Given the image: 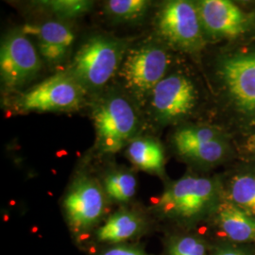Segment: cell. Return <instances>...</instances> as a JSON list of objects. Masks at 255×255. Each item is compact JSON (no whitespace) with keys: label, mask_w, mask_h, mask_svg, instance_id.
<instances>
[{"label":"cell","mask_w":255,"mask_h":255,"mask_svg":"<svg viewBox=\"0 0 255 255\" xmlns=\"http://www.w3.org/2000/svg\"><path fill=\"white\" fill-rule=\"evenodd\" d=\"M126 42L106 35L86 41L77 51L68 73L87 90L102 88L123 63Z\"/></svg>","instance_id":"cell-1"},{"label":"cell","mask_w":255,"mask_h":255,"mask_svg":"<svg viewBox=\"0 0 255 255\" xmlns=\"http://www.w3.org/2000/svg\"><path fill=\"white\" fill-rule=\"evenodd\" d=\"M96 146L104 154L119 152L134 139L140 126L136 110L127 98L110 95L93 110Z\"/></svg>","instance_id":"cell-2"},{"label":"cell","mask_w":255,"mask_h":255,"mask_svg":"<svg viewBox=\"0 0 255 255\" xmlns=\"http://www.w3.org/2000/svg\"><path fill=\"white\" fill-rule=\"evenodd\" d=\"M216 196L217 186L211 179L185 176L165 187L157 200L155 210L165 219L195 220L212 208Z\"/></svg>","instance_id":"cell-3"},{"label":"cell","mask_w":255,"mask_h":255,"mask_svg":"<svg viewBox=\"0 0 255 255\" xmlns=\"http://www.w3.org/2000/svg\"><path fill=\"white\" fill-rule=\"evenodd\" d=\"M85 92L67 71L59 72L22 93L13 109L25 114L73 112L81 108Z\"/></svg>","instance_id":"cell-4"},{"label":"cell","mask_w":255,"mask_h":255,"mask_svg":"<svg viewBox=\"0 0 255 255\" xmlns=\"http://www.w3.org/2000/svg\"><path fill=\"white\" fill-rule=\"evenodd\" d=\"M169 64V55L163 46L146 43L128 52L120 76L128 90L138 100H144L165 78Z\"/></svg>","instance_id":"cell-5"},{"label":"cell","mask_w":255,"mask_h":255,"mask_svg":"<svg viewBox=\"0 0 255 255\" xmlns=\"http://www.w3.org/2000/svg\"><path fill=\"white\" fill-rule=\"evenodd\" d=\"M64 209L71 231L80 237L100 223L106 210L105 191L94 178L80 175L64 197Z\"/></svg>","instance_id":"cell-6"},{"label":"cell","mask_w":255,"mask_h":255,"mask_svg":"<svg viewBox=\"0 0 255 255\" xmlns=\"http://www.w3.org/2000/svg\"><path fill=\"white\" fill-rule=\"evenodd\" d=\"M157 30L170 45L187 52L203 46L202 26L197 6L185 0L168 1L156 17Z\"/></svg>","instance_id":"cell-7"},{"label":"cell","mask_w":255,"mask_h":255,"mask_svg":"<svg viewBox=\"0 0 255 255\" xmlns=\"http://www.w3.org/2000/svg\"><path fill=\"white\" fill-rule=\"evenodd\" d=\"M41 64L35 46L22 29L5 38L0 50V75L5 87H23L36 76Z\"/></svg>","instance_id":"cell-8"},{"label":"cell","mask_w":255,"mask_h":255,"mask_svg":"<svg viewBox=\"0 0 255 255\" xmlns=\"http://www.w3.org/2000/svg\"><path fill=\"white\" fill-rule=\"evenodd\" d=\"M149 98L155 119L168 123L182 119L191 113L197 103L198 93L188 78L173 74L159 82Z\"/></svg>","instance_id":"cell-9"},{"label":"cell","mask_w":255,"mask_h":255,"mask_svg":"<svg viewBox=\"0 0 255 255\" xmlns=\"http://www.w3.org/2000/svg\"><path fill=\"white\" fill-rule=\"evenodd\" d=\"M219 73L237 107L246 113L255 110V51L224 59Z\"/></svg>","instance_id":"cell-10"},{"label":"cell","mask_w":255,"mask_h":255,"mask_svg":"<svg viewBox=\"0 0 255 255\" xmlns=\"http://www.w3.org/2000/svg\"><path fill=\"white\" fill-rule=\"evenodd\" d=\"M197 8L202 28L214 36H238L246 29L244 13L231 1L203 0Z\"/></svg>","instance_id":"cell-11"},{"label":"cell","mask_w":255,"mask_h":255,"mask_svg":"<svg viewBox=\"0 0 255 255\" xmlns=\"http://www.w3.org/2000/svg\"><path fill=\"white\" fill-rule=\"evenodd\" d=\"M22 30L27 35L36 37L40 54L49 64H58L64 61L75 41L73 29L62 21L27 25Z\"/></svg>","instance_id":"cell-12"},{"label":"cell","mask_w":255,"mask_h":255,"mask_svg":"<svg viewBox=\"0 0 255 255\" xmlns=\"http://www.w3.org/2000/svg\"><path fill=\"white\" fill-rule=\"evenodd\" d=\"M145 227V220L136 212L119 210L111 215L104 224L96 231V240L104 244L119 245L138 237Z\"/></svg>","instance_id":"cell-13"},{"label":"cell","mask_w":255,"mask_h":255,"mask_svg":"<svg viewBox=\"0 0 255 255\" xmlns=\"http://www.w3.org/2000/svg\"><path fill=\"white\" fill-rule=\"evenodd\" d=\"M128 160L148 173H164V152L161 144L150 137H137L129 142L126 151Z\"/></svg>","instance_id":"cell-14"},{"label":"cell","mask_w":255,"mask_h":255,"mask_svg":"<svg viewBox=\"0 0 255 255\" xmlns=\"http://www.w3.org/2000/svg\"><path fill=\"white\" fill-rule=\"evenodd\" d=\"M219 224L222 232L234 241H255V218L233 203L225 202L219 206Z\"/></svg>","instance_id":"cell-15"},{"label":"cell","mask_w":255,"mask_h":255,"mask_svg":"<svg viewBox=\"0 0 255 255\" xmlns=\"http://www.w3.org/2000/svg\"><path fill=\"white\" fill-rule=\"evenodd\" d=\"M136 178L127 170H116L108 174L104 180V191L112 200L126 203L136 192Z\"/></svg>","instance_id":"cell-16"},{"label":"cell","mask_w":255,"mask_h":255,"mask_svg":"<svg viewBox=\"0 0 255 255\" xmlns=\"http://www.w3.org/2000/svg\"><path fill=\"white\" fill-rule=\"evenodd\" d=\"M230 197L233 204L255 216V176L246 174L235 177L231 183Z\"/></svg>","instance_id":"cell-17"},{"label":"cell","mask_w":255,"mask_h":255,"mask_svg":"<svg viewBox=\"0 0 255 255\" xmlns=\"http://www.w3.org/2000/svg\"><path fill=\"white\" fill-rule=\"evenodd\" d=\"M149 1L146 0H110L104 5L105 12L110 17L120 22H132L146 14Z\"/></svg>","instance_id":"cell-18"},{"label":"cell","mask_w":255,"mask_h":255,"mask_svg":"<svg viewBox=\"0 0 255 255\" xmlns=\"http://www.w3.org/2000/svg\"><path fill=\"white\" fill-rule=\"evenodd\" d=\"M216 139H220L217 129L205 126H191L177 130L174 134L173 142L176 149L181 153L188 147Z\"/></svg>","instance_id":"cell-19"},{"label":"cell","mask_w":255,"mask_h":255,"mask_svg":"<svg viewBox=\"0 0 255 255\" xmlns=\"http://www.w3.org/2000/svg\"><path fill=\"white\" fill-rule=\"evenodd\" d=\"M37 5L62 19L76 18L88 12L93 6L86 0H49L39 1Z\"/></svg>","instance_id":"cell-20"},{"label":"cell","mask_w":255,"mask_h":255,"mask_svg":"<svg viewBox=\"0 0 255 255\" xmlns=\"http://www.w3.org/2000/svg\"><path fill=\"white\" fill-rule=\"evenodd\" d=\"M226 146L221 139H216L191 146L180 154L200 164H210L219 162L223 158Z\"/></svg>","instance_id":"cell-21"},{"label":"cell","mask_w":255,"mask_h":255,"mask_svg":"<svg viewBox=\"0 0 255 255\" xmlns=\"http://www.w3.org/2000/svg\"><path fill=\"white\" fill-rule=\"evenodd\" d=\"M167 255H206V247L196 237H174L167 247Z\"/></svg>","instance_id":"cell-22"},{"label":"cell","mask_w":255,"mask_h":255,"mask_svg":"<svg viewBox=\"0 0 255 255\" xmlns=\"http://www.w3.org/2000/svg\"><path fill=\"white\" fill-rule=\"evenodd\" d=\"M99 255H149L146 254L143 250L133 246L128 245H115L104 250Z\"/></svg>","instance_id":"cell-23"},{"label":"cell","mask_w":255,"mask_h":255,"mask_svg":"<svg viewBox=\"0 0 255 255\" xmlns=\"http://www.w3.org/2000/svg\"><path fill=\"white\" fill-rule=\"evenodd\" d=\"M215 255H246L244 253L237 251V250H233V249H221L219 250Z\"/></svg>","instance_id":"cell-24"}]
</instances>
